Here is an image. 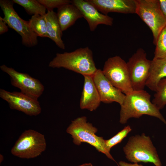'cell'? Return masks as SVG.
I'll return each mask as SVG.
<instances>
[{
	"label": "cell",
	"instance_id": "1",
	"mask_svg": "<svg viewBox=\"0 0 166 166\" xmlns=\"http://www.w3.org/2000/svg\"><path fill=\"white\" fill-rule=\"evenodd\" d=\"M121 105L120 122L125 124L132 118H139L144 115L156 117L166 124L159 110L151 101V95L144 90L135 91L125 95Z\"/></svg>",
	"mask_w": 166,
	"mask_h": 166
},
{
	"label": "cell",
	"instance_id": "2",
	"mask_svg": "<svg viewBox=\"0 0 166 166\" xmlns=\"http://www.w3.org/2000/svg\"><path fill=\"white\" fill-rule=\"evenodd\" d=\"M48 66L53 68H64L83 76H92L97 69L92 51L88 46L80 48L71 52L57 53Z\"/></svg>",
	"mask_w": 166,
	"mask_h": 166
},
{
	"label": "cell",
	"instance_id": "3",
	"mask_svg": "<svg viewBox=\"0 0 166 166\" xmlns=\"http://www.w3.org/2000/svg\"><path fill=\"white\" fill-rule=\"evenodd\" d=\"M97 130L91 123L87 121L86 117L83 116L72 121L66 131L71 136L73 142L75 145H79L82 143H88L117 163L106 148L105 140L96 134Z\"/></svg>",
	"mask_w": 166,
	"mask_h": 166
},
{
	"label": "cell",
	"instance_id": "4",
	"mask_svg": "<svg viewBox=\"0 0 166 166\" xmlns=\"http://www.w3.org/2000/svg\"><path fill=\"white\" fill-rule=\"evenodd\" d=\"M123 149L126 158L131 162L151 163L155 166H162L150 137L144 133L130 137Z\"/></svg>",
	"mask_w": 166,
	"mask_h": 166
},
{
	"label": "cell",
	"instance_id": "5",
	"mask_svg": "<svg viewBox=\"0 0 166 166\" xmlns=\"http://www.w3.org/2000/svg\"><path fill=\"white\" fill-rule=\"evenodd\" d=\"M14 3L12 0H0V6L4 15L3 19L9 27L21 36L23 45L34 47L38 44V36L31 29L29 21L23 19L15 11Z\"/></svg>",
	"mask_w": 166,
	"mask_h": 166
},
{
	"label": "cell",
	"instance_id": "6",
	"mask_svg": "<svg viewBox=\"0 0 166 166\" xmlns=\"http://www.w3.org/2000/svg\"><path fill=\"white\" fill-rule=\"evenodd\" d=\"M44 136L35 130L28 129L22 133L11 150L14 156L29 159L39 156L46 149Z\"/></svg>",
	"mask_w": 166,
	"mask_h": 166
},
{
	"label": "cell",
	"instance_id": "7",
	"mask_svg": "<svg viewBox=\"0 0 166 166\" xmlns=\"http://www.w3.org/2000/svg\"><path fill=\"white\" fill-rule=\"evenodd\" d=\"M136 14L151 30L156 45L160 33L166 26V18L161 10L159 1L136 0Z\"/></svg>",
	"mask_w": 166,
	"mask_h": 166
},
{
	"label": "cell",
	"instance_id": "8",
	"mask_svg": "<svg viewBox=\"0 0 166 166\" xmlns=\"http://www.w3.org/2000/svg\"><path fill=\"white\" fill-rule=\"evenodd\" d=\"M102 71L111 84L125 95L133 91L127 62L119 56L108 58L104 63Z\"/></svg>",
	"mask_w": 166,
	"mask_h": 166
},
{
	"label": "cell",
	"instance_id": "9",
	"mask_svg": "<svg viewBox=\"0 0 166 166\" xmlns=\"http://www.w3.org/2000/svg\"><path fill=\"white\" fill-rule=\"evenodd\" d=\"M142 49H138L127 62L129 79L133 90H144L149 76L151 60Z\"/></svg>",
	"mask_w": 166,
	"mask_h": 166
},
{
	"label": "cell",
	"instance_id": "10",
	"mask_svg": "<svg viewBox=\"0 0 166 166\" xmlns=\"http://www.w3.org/2000/svg\"><path fill=\"white\" fill-rule=\"evenodd\" d=\"M0 68L9 75L11 85L19 89L22 93L37 100L42 94L44 86L38 79L4 64L1 65Z\"/></svg>",
	"mask_w": 166,
	"mask_h": 166
},
{
	"label": "cell",
	"instance_id": "11",
	"mask_svg": "<svg viewBox=\"0 0 166 166\" xmlns=\"http://www.w3.org/2000/svg\"><path fill=\"white\" fill-rule=\"evenodd\" d=\"M0 97L8 103L10 109L21 111L27 115L36 116L41 112L38 100L21 92H10L0 89Z\"/></svg>",
	"mask_w": 166,
	"mask_h": 166
},
{
	"label": "cell",
	"instance_id": "12",
	"mask_svg": "<svg viewBox=\"0 0 166 166\" xmlns=\"http://www.w3.org/2000/svg\"><path fill=\"white\" fill-rule=\"evenodd\" d=\"M92 76L101 102L107 104L116 102L120 105L122 104L125 95L111 84L102 70L97 69Z\"/></svg>",
	"mask_w": 166,
	"mask_h": 166
},
{
	"label": "cell",
	"instance_id": "13",
	"mask_svg": "<svg viewBox=\"0 0 166 166\" xmlns=\"http://www.w3.org/2000/svg\"><path fill=\"white\" fill-rule=\"evenodd\" d=\"M72 4L80 11L83 17L87 21L90 31H94L100 24L112 26L113 18L100 13L93 5L87 0H72Z\"/></svg>",
	"mask_w": 166,
	"mask_h": 166
},
{
	"label": "cell",
	"instance_id": "14",
	"mask_svg": "<svg viewBox=\"0 0 166 166\" xmlns=\"http://www.w3.org/2000/svg\"><path fill=\"white\" fill-rule=\"evenodd\" d=\"M102 14H136V0H87Z\"/></svg>",
	"mask_w": 166,
	"mask_h": 166
},
{
	"label": "cell",
	"instance_id": "15",
	"mask_svg": "<svg viewBox=\"0 0 166 166\" xmlns=\"http://www.w3.org/2000/svg\"><path fill=\"white\" fill-rule=\"evenodd\" d=\"M80 101V107L82 109L91 111L96 110L101 102L98 90L94 82L92 76L85 75Z\"/></svg>",
	"mask_w": 166,
	"mask_h": 166
},
{
	"label": "cell",
	"instance_id": "16",
	"mask_svg": "<svg viewBox=\"0 0 166 166\" xmlns=\"http://www.w3.org/2000/svg\"><path fill=\"white\" fill-rule=\"evenodd\" d=\"M57 14L62 32L73 25L77 20L83 17L79 9L72 2L57 9Z\"/></svg>",
	"mask_w": 166,
	"mask_h": 166
},
{
	"label": "cell",
	"instance_id": "17",
	"mask_svg": "<svg viewBox=\"0 0 166 166\" xmlns=\"http://www.w3.org/2000/svg\"><path fill=\"white\" fill-rule=\"evenodd\" d=\"M166 78V57L151 60L149 75L146 86L156 92L160 80Z\"/></svg>",
	"mask_w": 166,
	"mask_h": 166
},
{
	"label": "cell",
	"instance_id": "18",
	"mask_svg": "<svg viewBox=\"0 0 166 166\" xmlns=\"http://www.w3.org/2000/svg\"><path fill=\"white\" fill-rule=\"evenodd\" d=\"M48 38L53 41L59 48L65 49V45L61 39L62 32L60 26L57 13L53 10H48L45 15Z\"/></svg>",
	"mask_w": 166,
	"mask_h": 166
},
{
	"label": "cell",
	"instance_id": "19",
	"mask_svg": "<svg viewBox=\"0 0 166 166\" xmlns=\"http://www.w3.org/2000/svg\"><path fill=\"white\" fill-rule=\"evenodd\" d=\"M14 3L22 7L28 14L45 16L46 14V9L38 0H12Z\"/></svg>",
	"mask_w": 166,
	"mask_h": 166
},
{
	"label": "cell",
	"instance_id": "20",
	"mask_svg": "<svg viewBox=\"0 0 166 166\" xmlns=\"http://www.w3.org/2000/svg\"><path fill=\"white\" fill-rule=\"evenodd\" d=\"M29 21L31 29L38 36L48 38L45 16L33 15Z\"/></svg>",
	"mask_w": 166,
	"mask_h": 166
},
{
	"label": "cell",
	"instance_id": "21",
	"mask_svg": "<svg viewBox=\"0 0 166 166\" xmlns=\"http://www.w3.org/2000/svg\"><path fill=\"white\" fill-rule=\"evenodd\" d=\"M152 102L159 110L166 105V78L159 82Z\"/></svg>",
	"mask_w": 166,
	"mask_h": 166
},
{
	"label": "cell",
	"instance_id": "22",
	"mask_svg": "<svg viewBox=\"0 0 166 166\" xmlns=\"http://www.w3.org/2000/svg\"><path fill=\"white\" fill-rule=\"evenodd\" d=\"M155 45L153 58L166 57V26L160 33Z\"/></svg>",
	"mask_w": 166,
	"mask_h": 166
},
{
	"label": "cell",
	"instance_id": "23",
	"mask_svg": "<svg viewBox=\"0 0 166 166\" xmlns=\"http://www.w3.org/2000/svg\"><path fill=\"white\" fill-rule=\"evenodd\" d=\"M131 130L130 126L127 125L110 139L105 140V146L107 151L110 152L111 149L121 143Z\"/></svg>",
	"mask_w": 166,
	"mask_h": 166
},
{
	"label": "cell",
	"instance_id": "24",
	"mask_svg": "<svg viewBox=\"0 0 166 166\" xmlns=\"http://www.w3.org/2000/svg\"><path fill=\"white\" fill-rule=\"evenodd\" d=\"M48 10H53L55 8L58 9L65 4L71 3L69 0H38Z\"/></svg>",
	"mask_w": 166,
	"mask_h": 166
},
{
	"label": "cell",
	"instance_id": "25",
	"mask_svg": "<svg viewBox=\"0 0 166 166\" xmlns=\"http://www.w3.org/2000/svg\"><path fill=\"white\" fill-rule=\"evenodd\" d=\"M6 23L3 18L0 16V34L1 35L7 32L9 30Z\"/></svg>",
	"mask_w": 166,
	"mask_h": 166
},
{
	"label": "cell",
	"instance_id": "26",
	"mask_svg": "<svg viewBox=\"0 0 166 166\" xmlns=\"http://www.w3.org/2000/svg\"><path fill=\"white\" fill-rule=\"evenodd\" d=\"M161 10L166 18V0H159Z\"/></svg>",
	"mask_w": 166,
	"mask_h": 166
},
{
	"label": "cell",
	"instance_id": "27",
	"mask_svg": "<svg viewBox=\"0 0 166 166\" xmlns=\"http://www.w3.org/2000/svg\"><path fill=\"white\" fill-rule=\"evenodd\" d=\"M118 166H144L138 163H129L124 161H121L118 162Z\"/></svg>",
	"mask_w": 166,
	"mask_h": 166
},
{
	"label": "cell",
	"instance_id": "28",
	"mask_svg": "<svg viewBox=\"0 0 166 166\" xmlns=\"http://www.w3.org/2000/svg\"><path fill=\"white\" fill-rule=\"evenodd\" d=\"M78 166H93L92 164L90 163H86L83 164Z\"/></svg>",
	"mask_w": 166,
	"mask_h": 166
},
{
	"label": "cell",
	"instance_id": "29",
	"mask_svg": "<svg viewBox=\"0 0 166 166\" xmlns=\"http://www.w3.org/2000/svg\"><path fill=\"white\" fill-rule=\"evenodd\" d=\"M0 162L1 163L4 160L3 156L2 154H0Z\"/></svg>",
	"mask_w": 166,
	"mask_h": 166
}]
</instances>
